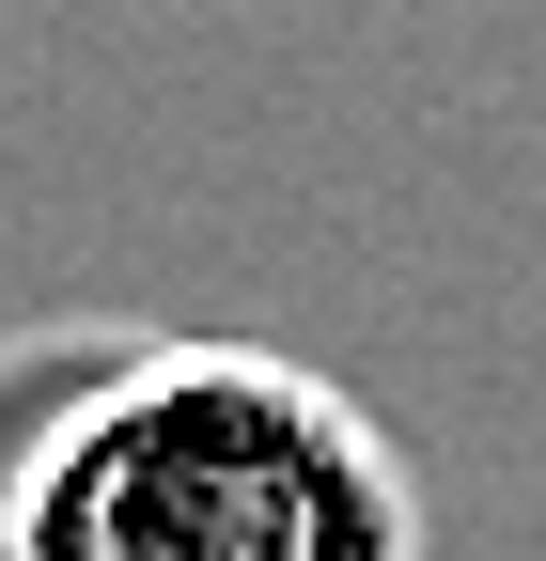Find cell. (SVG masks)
Returning a JSON list of instances; mask_svg holds the SVG:
<instances>
[{"mask_svg": "<svg viewBox=\"0 0 546 561\" xmlns=\"http://www.w3.org/2000/svg\"><path fill=\"white\" fill-rule=\"evenodd\" d=\"M0 561H422L375 405L265 343L79 359L16 421Z\"/></svg>", "mask_w": 546, "mask_h": 561, "instance_id": "6da1fadb", "label": "cell"}]
</instances>
